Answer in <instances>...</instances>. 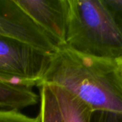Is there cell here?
Returning a JSON list of instances; mask_svg holds the SVG:
<instances>
[{
    "mask_svg": "<svg viewBox=\"0 0 122 122\" xmlns=\"http://www.w3.org/2000/svg\"><path fill=\"white\" fill-rule=\"evenodd\" d=\"M48 85L56 98L63 122H92L94 112L90 107L61 86Z\"/></svg>",
    "mask_w": 122,
    "mask_h": 122,
    "instance_id": "8992f818",
    "label": "cell"
},
{
    "mask_svg": "<svg viewBox=\"0 0 122 122\" xmlns=\"http://www.w3.org/2000/svg\"><path fill=\"white\" fill-rule=\"evenodd\" d=\"M40 122H63L56 98L46 84L40 86Z\"/></svg>",
    "mask_w": 122,
    "mask_h": 122,
    "instance_id": "ba28073f",
    "label": "cell"
},
{
    "mask_svg": "<svg viewBox=\"0 0 122 122\" xmlns=\"http://www.w3.org/2000/svg\"><path fill=\"white\" fill-rule=\"evenodd\" d=\"M42 84L61 86L90 107L94 113L107 112L122 116V74L117 61L60 47Z\"/></svg>",
    "mask_w": 122,
    "mask_h": 122,
    "instance_id": "6da1fadb",
    "label": "cell"
},
{
    "mask_svg": "<svg viewBox=\"0 0 122 122\" xmlns=\"http://www.w3.org/2000/svg\"><path fill=\"white\" fill-rule=\"evenodd\" d=\"M96 122H122V116L118 114L100 112H96Z\"/></svg>",
    "mask_w": 122,
    "mask_h": 122,
    "instance_id": "8fae6325",
    "label": "cell"
},
{
    "mask_svg": "<svg viewBox=\"0 0 122 122\" xmlns=\"http://www.w3.org/2000/svg\"><path fill=\"white\" fill-rule=\"evenodd\" d=\"M122 28V0H104Z\"/></svg>",
    "mask_w": 122,
    "mask_h": 122,
    "instance_id": "30bf717a",
    "label": "cell"
},
{
    "mask_svg": "<svg viewBox=\"0 0 122 122\" xmlns=\"http://www.w3.org/2000/svg\"><path fill=\"white\" fill-rule=\"evenodd\" d=\"M55 54L0 34V80L40 86Z\"/></svg>",
    "mask_w": 122,
    "mask_h": 122,
    "instance_id": "3957f363",
    "label": "cell"
},
{
    "mask_svg": "<svg viewBox=\"0 0 122 122\" xmlns=\"http://www.w3.org/2000/svg\"><path fill=\"white\" fill-rule=\"evenodd\" d=\"M20 8L60 47L66 44L69 0H15Z\"/></svg>",
    "mask_w": 122,
    "mask_h": 122,
    "instance_id": "5b68a950",
    "label": "cell"
},
{
    "mask_svg": "<svg viewBox=\"0 0 122 122\" xmlns=\"http://www.w3.org/2000/svg\"><path fill=\"white\" fill-rule=\"evenodd\" d=\"M0 34L15 37L49 53L54 54L59 49L53 39L15 0H0Z\"/></svg>",
    "mask_w": 122,
    "mask_h": 122,
    "instance_id": "277c9868",
    "label": "cell"
},
{
    "mask_svg": "<svg viewBox=\"0 0 122 122\" xmlns=\"http://www.w3.org/2000/svg\"><path fill=\"white\" fill-rule=\"evenodd\" d=\"M39 97L31 87L0 80V109L17 110L38 103Z\"/></svg>",
    "mask_w": 122,
    "mask_h": 122,
    "instance_id": "52a82bcc",
    "label": "cell"
},
{
    "mask_svg": "<svg viewBox=\"0 0 122 122\" xmlns=\"http://www.w3.org/2000/svg\"><path fill=\"white\" fill-rule=\"evenodd\" d=\"M119 62V69H120V71H121V73L122 74V58L118 61Z\"/></svg>",
    "mask_w": 122,
    "mask_h": 122,
    "instance_id": "7c38bea8",
    "label": "cell"
},
{
    "mask_svg": "<svg viewBox=\"0 0 122 122\" xmlns=\"http://www.w3.org/2000/svg\"><path fill=\"white\" fill-rule=\"evenodd\" d=\"M65 47L97 58H122V28L104 0H69Z\"/></svg>",
    "mask_w": 122,
    "mask_h": 122,
    "instance_id": "7a4b0ae2",
    "label": "cell"
},
{
    "mask_svg": "<svg viewBox=\"0 0 122 122\" xmlns=\"http://www.w3.org/2000/svg\"><path fill=\"white\" fill-rule=\"evenodd\" d=\"M0 122H40V118L39 115L28 117L17 110L0 109Z\"/></svg>",
    "mask_w": 122,
    "mask_h": 122,
    "instance_id": "9c48e42d",
    "label": "cell"
}]
</instances>
